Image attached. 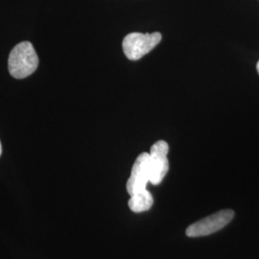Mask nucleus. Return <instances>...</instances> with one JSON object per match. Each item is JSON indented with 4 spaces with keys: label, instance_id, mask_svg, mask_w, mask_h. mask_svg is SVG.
Wrapping results in <instances>:
<instances>
[{
    "label": "nucleus",
    "instance_id": "8",
    "mask_svg": "<svg viewBox=\"0 0 259 259\" xmlns=\"http://www.w3.org/2000/svg\"><path fill=\"white\" fill-rule=\"evenodd\" d=\"M256 69H257V72L259 73V62L257 63V65H256Z\"/></svg>",
    "mask_w": 259,
    "mask_h": 259
},
{
    "label": "nucleus",
    "instance_id": "7",
    "mask_svg": "<svg viewBox=\"0 0 259 259\" xmlns=\"http://www.w3.org/2000/svg\"><path fill=\"white\" fill-rule=\"evenodd\" d=\"M1 154H2V146H1V142H0V157H1Z\"/></svg>",
    "mask_w": 259,
    "mask_h": 259
},
{
    "label": "nucleus",
    "instance_id": "2",
    "mask_svg": "<svg viewBox=\"0 0 259 259\" xmlns=\"http://www.w3.org/2000/svg\"><path fill=\"white\" fill-rule=\"evenodd\" d=\"M161 37L158 32L152 34L130 33L122 42L124 54L131 61H138L157 47Z\"/></svg>",
    "mask_w": 259,
    "mask_h": 259
},
{
    "label": "nucleus",
    "instance_id": "1",
    "mask_svg": "<svg viewBox=\"0 0 259 259\" xmlns=\"http://www.w3.org/2000/svg\"><path fill=\"white\" fill-rule=\"evenodd\" d=\"M38 65L37 53L29 41H22L13 48L9 56L10 74L16 79H24L33 74Z\"/></svg>",
    "mask_w": 259,
    "mask_h": 259
},
{
    "label": "nucleus",
    "instance_id": "4",
    "mask_svg": "<svg viewBox=\"0 0 259 259\" xmlns=\"http://www.w3.org/2000/svg\"><path fill=\"white\" fill-rule=\"evenodd\" d=\"M169 146L166 141L159 140L150 150V183L159 185L169 170V161L167 158Z\"/></svg>",
    "mask_w": 259,
    "mask_h": 259
},
{
    "label": "nucleus",
    "instance_id": "5",
    "mask_svg": "<svg viewBox=\"0 0 259 259\" xmlns=\"http://www.w3.org/2000/svg\"><path fill=\"white\" fill-rule=\"evenodd\" d=\"M150 183V155L142 153L137 157L127 182L126 188L130 196L143 191Z\"/></svg>",
    "mask_w": 259,
    "mask_h": 259
},
{
    "label": "nucleus",
    "instance_id": "6",
    "mask_svg": "<svg viewBox=\"0 0 259 259\" xmlns=\"http://www.w3.org/2000/svg\"><path fill=\"white\" fill-rule=\"evenodd\" d=\"M154 204V198L147 189L132 195L130 198L129 207L136 213L144 212L149 210Z\"/></svg>",
    "mask_w": 259,
    "mask_h": 259
},
{
    "label": "nucleus",
    "instance_id": "3",
    "mask_svg": "<svg viewBox=\"0 0 259 259\" xmlns=\"http://www.w3.org/2000/svg\"><path fill=\"white\" fill-rule=\"evenodd\" d=\"M233 217L234 211L232 209H224L213 213L204 219L190 225L186 229V235L188 237H200L219 232L232 222Z\"/></svg>",
    "mask_w": 259,
    "mask_h": 259
}]
</instances>
